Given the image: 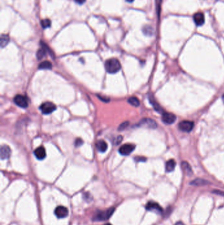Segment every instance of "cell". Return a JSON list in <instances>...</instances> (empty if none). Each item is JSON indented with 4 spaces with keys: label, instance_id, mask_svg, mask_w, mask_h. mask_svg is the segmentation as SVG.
Instances as JSON below:
<instances>
[{
    "label": "cell",
    "instance_id": "1",
    "mask_svg": "<svg viewBox=\"0 0 224 225\" xmlns=\"http://www.w3.org/2000/svg\"><path fill=\"white\" fill-rule=\"evenodd\" d=\"M104 67L106 71L110 74L118 73L121 69V65L117 59L112 58L108 59L104 63Z\"/></svg>",
    "mask_w": 224,
    "mask_h": 225
},
{
    "label": "cell",
    "instance_id": "2",
    "mask_svg": "<svg viewBox=\"0 0 224 225\" xmlns=\"http://www.w3.org/2000/svg\"><path fill=\"white\" fill-rule=\"evenodd\" d=\"M115 211V208L111 207L105 211H99L93 216V220L95 221H103L109 219Z\"/></svg>",
    "mask_w": 224,
    "mask_h": 225
},
{
    "label": "cell",
    "instance_id": "3",
    "mask_svg": "<svg viewBox=\"0 0 224 225\" xmlns=\"http://www.w3.org/2000/svg\"><path fill=\"white\" fill-rule=\"evenodd\" d=\"M40 109L43 114L49 115L56 110V105L51 102H45L40 105Z\"/></svg>",
    "mask_w": 224,
    "mask_h": 225
},
{
    "label": "cell",
    "instance_id": "4",
    "mask_svg": "<svg viewBox=\"0 0 224 225\" xmlns=\"http://www.w3.org/2000/svg\"><path fill=\"white\" fill-rule=\"evenodd\" d=\"M139 126H141V127H146L148 129H155L157 127V123L152 120V119L145 118L142 119L138 124Z\"/></svg>",
    "mask_w": 224,
    "mask_h": 225
},
{
    "label": "cell",
    "instance_id": "5",
    "mask_svg": "<svg viewBox=\"0 0 224 225\" xmlns=\"http://www.w3.org/2000/svg\"><path fill=\"white\" fill-rule=\"evenodd\" d=\"M14 102L17 106L21 108H26L29 106V102L27 98L23 95H17L14 97Z\"/></svg>",
    "mask_w": 224,
    "mask_h": 225
},
{
    "label": "cell",
    "instance_id": "6",
    "mask_svg": "<svg viewBox=\"0 0 224 225\" xmlns=\"http://www.w3.org/2000/svg\"><path fill=\"white\" fill-rule=\"evenodd\" d=\"M179 129L185 132H191L194 127V123L190 121H183L179 123Z\"/></svg>",
    "mask_w": 224,
    "mask_h": 225
},
{
    "label": "cell",
    "instance_id": "7",
    "mask_svg": "<svg viewBox=\"0 0 224 225\" xmlns=\"http://www.w3.org/2000/svg\"><path fill=\"white\" fill-rule=\"evenodd\" d=\"M135 147L136 146L134 144H124L119 148V153L122 155V156H128V155L134 151Z\"/></svg>",
    "mask_w": 224,
    "mask_h": 225
},
{
    "label": "cell",
    "instance_id": "8",
    "mask_svg": "<svg viewBox=\"0 0 224 225\" xmlns=\"http://www.w3.org/2000/svg\"><path fill=\"white\" fill-rule=\"evenodd\" d=\"M146 209L148 211H155L157 213H162L163 212V208L161 207L158 203L154 202V201H149L147 203V204L146 206Z\"/></svg>",
    "mask_w": 224,
    "mask_h": 225
},
{
    "label": "cell",
    "instance_id": "9",
    "mask_svg": "<svg viewBox=\"0 0 224 225\" xmlns=\"http://www.w3.org/2000/svg\"><path fill=\"white\" fill-rule=\"evenodd\" d=\"M163 121L167 124H173L176 120V117L170 112H164L162 116Z\"/></svg>",
    "mask_w": 224,
    "mask_h": 225
},
{
    "label": "cell",
    "instance_id": "10",
    "mask_svg": "<svg viewBox=\"0 0 224 225\" xmlns=\"http://www.w3.org/2000/svg\"><path fill=\"white\" fill-rule=\"evenodd\" d=\"M55 214L57 216V217L59 218V219H62V218L67 217L68 214V211L67 208L64 206H59L55 209Z\"/></svg>",
    "mask_w": 224,
    "mask_h": 225
},
{
    "label": "cell",
    "instance_id": "11",
    "mask_svg": "<svg viewBox=\"0 0 224 225\" xmlns=\"http://www.w3.org/2000/svg\"><path fill=\"white\" fill-rule=\"evenodd\" d=\"M34 155L39 160H43L46 157L45 150L44 147L40 146L36 148L34 151Z\"/></svg>",
    "mask_w": 224,
    "mask_h": 225
},
{
    "label": "cell",
    "instance_id": "12",
    "mask_svg": "<svg viewBox=\"0 0 224 225\" xmlns=\"http://www.w3.org/2000/svg\"><path fill=\"white\" fill-rule=\"evenodd\" d=\"M194 22L197 26H201L205 23V15L202 13H195L193 17Z\"/></svg>",
    "mask_w": 224,
    "mask_h": 225
},
{
    "label": "cell",
    "instance_id": "13",
    "mask_svg": "<svg viewBox=\"0 0 224 225\" xmlns=\"http://www.w3.org/2000/svg\"><path fill=\"white\" fill-rule=\"evenodd\" d=\"M0 155H1V159L2 160L9 158L11 156L10 147L6 145H2L1 147V153H0Z\"/></svg>",
    "mask_w": 224,
    "mask_h": 225
},
{
    "label": "cell",
    "instance_id": "14",
    "mask_svg": "<svg viewBox=\"0 0 224 225\" xmlns=\"http://www.w3.org/2000/svg\"><path fill=\"white\" fill-rule=\"evenodd\" d=\"M96 147L97 150H99V151L101 152V153H104L105 152L108 148V145L104 141V140H99L97 142L96 144Z\"/></svg>",
    "mask_w": 224,
    "mask_h": 225
},
{
    "label": "cell",
    "instance_id": "15",
    "mask_svg": "<svg viewBox=\"0 0 224 225\" xmlns=\"http://www.w3.org/2000/svg\"><path fill=\"white\" fill-rule=\"evenodd\" d=\"M181 167L183 168V170L184 171V172L186 173V174H187L188 176H190L192 174L193 171H192V168L190 166V165L186 161H183L181 163Z\"/></svg>",
    "mask_w": 224,
    "mask_h": 225
},
{
    "label": "cell",
    "instance_id": "16",
    "mask_svg": "<svg viewBox=\"0 0 224 225\" xmlns=\"http://www.w3.org/2000/svg\"><path fill=\"white\" fill-rule=\"evenodd\" d=\"M175 167H176V162L173 159H170L166 162V171L168 173L172 172L174 170Z\"/></svg>",
    "mask_w": 224,
    "mask_h": 225
},
{
    "label": "cell",
    "instance_id": "17",
    "mask_svg": "<svg viewBox=\"0 0 224 225\" xmlns=\"http://www.w3.org/2000/svg\"><path fill=\"white\" fill-rule=\"evenodd\" d=\"M149 102H151V103L152 104V105L153 106L154 109H155L157 112H158L159 113L163 112V109L161 107L159 104L155 100V99L152 97V96H149Z\"/></svg>",
    "mask_w": 224,
    "mask_h": 225
},
{
    "label": "cell",
    "instance_id": "18",
    "mask_svg": "<svg viewBox=\"0 0 224 225\" xmlns=\"http://www.w3.org/2000/svg\"><path fill=\"white\" fill-rule=\"evenodd\" d=\"M38 68H39V69H44V70L51 69L52 64L50 61H44L40 63V64L39 65Z\"/></svg>",
    "mask_w": 224,
    "mask_h": 225
},
{
    "label": "cell",
    "instance_id": "19",
    "mask_svg": "<svg viewBox=\"0 0 224 225\" xmlns=\"http://www.w3.org/2000/svg\"><path fill=\"white\" fill-rule=\"evenodd\" d=\"M128 103H129L130 104H131V105H133V106L136 107H138V106H139V105H140L139 100L137 99V97H130L129 99H128Z\"/></svg>",
    "mask_w": 224,
    "mask_h": 225
},
{
    "label": "cell",
    "instance_id": "20",
    "mask_svg": "<svg viewBox=\"0 0 224 225\" xmlns=\"http://www.w3.org/2000/svg\"><path fill=\"white\" fill-rule=\"evenodd\" d=\"M9 42V37L8 35H2L1 36V47L3 48L8 44Z\"/></svg>",
    "mask_w": 224,
    "mask_h": 225
},
{
    "label": "cell",
    "instance_id": "21",
    "mask_svg": "<svg viewBox=\"0 0 224 225\" xmlns=\"http://www.w3.org/2000/svg\"><path fill=\"white\" fill-rule=\"evenodd\" d=\"M51 21L50 19H44L41 21V25L43 29H47V28L50 27Z\"/></svg>",
    "mask_w": 224,
    "mask_h": 225
},
{
    "label": "cell",
    "instance_id": "22",
    "mask_svg": "<svg viewBox=\"0 0 224 225\" xmlns=\"http://www.w3.org/2000/svg\"><path fill=\"white\" fill-rule=\"evenodd\" d=\"M129 123L128 122H125L124 123H122L120 126L118 128V130H124L125 129L127 128V126H128Z\"/></svg>",
    "mask_w": 224,
    "mask_h": 225
},
{
    "label": "cell",
    "instance_id": "23",
    "mask_svg": "<svg viewBox=\"0 0 224 225\" xmlns=\"http://www.w3.org/2000/svg\"><path fill=\"white\" fill-rule=\"evenodd\" d=\"M205 181L203 180H200V179H198V180H195L193 182V184H195V185H199V184H204L203 183H204Z\"/></svg>",
    "mask_w": 224,
    "mask_h": 225
},
{
    "label": "cell",
    "instance_id": "24",
    "mask_svg": "<svg viewBox=\"0 0 224 225\" xmlns=\"http://www.w3.org/2000/svg\"><path fill=\"white\" fill-rule=\"evenodd\" d=\"M122 136H118L117 138H116V140H115V144L116 145H118V144H120L121 142H122Z\"/></svg>",
    "mask_w": 224,
    "mask_h": 225
},
{
    "label": "cell",
    "instance_id": "25",
    "mask_svg": "<svg viewBox=\"0 0 224 225\" xmlns=\"http://www.w3.org/2000/svg\"><path fill=\"white\" fill-rule=\"evenodd\" d=\"M82 144H83V141L80 138H78L76 140V142H75V145L76 146L78 147V146L82 145Z\"/></svg>",
    "mask_w": 224,
    "mask_h": 225
},
{
    "label": "cell",
    "instance_id": "26",
    "mask_svg": "<svg viewBox=\"0 0 224 225\" xmlns=\"http://www.w3.org/2000/svg\"><path fill=\"white\" fill-rule=\"evenodd\" d=\"M74 2L80 5H82L86 2V0H74Z\"/></svg>",
    "mask_w": 224,
    "mask_h": 225
},
{
    "label": "cell",
    "instance_id": "27",
    "mask_svg": "<svg viewBox=\"0 0 224 225\" xmlns=\"http://www.w3.org/2000/svg\"><path fill=\"white\" fill-rule=\"evenodd\" d=\"M136 159L137 161H145V158H144V157H136Z\"/></svg>",
    "mask_w": 224,
    "mask_h": 225
},
{
    "label": "cell",
    "instance_id": "28",
    "mask_svg": "<svg viewBox=\"0 0 224 225\" xmlns=\"http://www.w3.org/2000/svg\"><path fill=\"white\" fill-rule=\"evenodd\" d=\"M176 225H184V224L183 223H182V222H179L176 223Z\"/></svg>",
    "mask_w": 224,
    "mask_h": 225
},
{
    "label": "cell",
    "instance_id": "29",
    "mask_svg": "<svg viewBox=\"0 0 224 225\" xmlns=\"http://www.w3.org/2000/svg\"><path fill=\"white\" fill-rule=\"evenodd\" d=\"M125 1L128 2H129V3H131V2H134V0H125Z\"/></svg>",
    "mask_w": 224,
    "mask_h": 225
},
{
    "label": "cell",
    "instance_id": "30",
    "mask_svg": "<svg viewBox=\"0 0 224 225\" xmlns=\"http://www.w3.org/2000/svg\"><path fill=\"white\" fill-rule=\"evenodd\" d=\"M222 100H223V102L224 103V94L222 96Z\"/></svg>",
    "mask_w": 224,
    "mask_h": 225
},
{
    "label": "cell",
    "instance_id": "31",
    "mask_svg": "<svg viewBox=\"0 0 224 225\" xmlns=\"http://www.w3.org/2000/svg\"><path fill=\"white\" fill-rule=\"evenodd\" d=\"M104 225H112V224H110V223H107V224H105Z\"/></svg>",
    "mask_w": 224,
    "mask_h": 225
},
{
    "label": "cell",
    "instance_id": "32",
    "mask_svg": "<svg viewBox=\"0 0 224 225\" xmlns=\"http://www.w3.org/2000/svg\"><path fill=\"white\" fill-rule=\"evenodd\" d=\"M157 1H158V2H161V0H157Z\"/></svg>",
    "mask_w": 224,
    "mask_h": 225
}]
</instances>
